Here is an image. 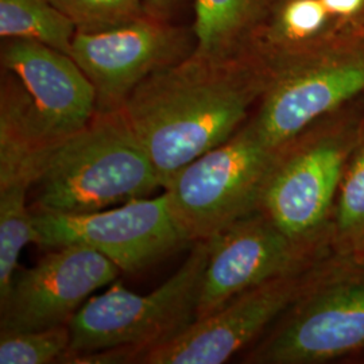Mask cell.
<instances>
[{"mask_svg":"<svg viewBox=\"0 0 364 364\" xmlns=\"http://www.w3.org/2000/svg\"><path fill=\"white\" fill-rule=\"evenodd\" d=\"M274 75L257 54L216 60L193 53L146 78L119 111L165 188L246 124Z\"/></svg>","mask_w":364,"mask_h":364,"instance_id":"1","label":"cell"},{"mask_svg":"<svg viewBox=\"0 0 364 364\" xmlns=\"http://www.w3.org/2000/svg\"><path fill=\"white\" fill-rule=\"evenodd\" d=\"M162 188L144 146L119 109L58 144L33 183V210L78 215L146 198Z\"/></svg>","mask_w":364,"mask_h":364,"instance_id":"2","label":"cell"},{"mask_svg":"<svg viewBox=\"0 0 364 364\" xmlns=\"http://www.w3.org/2000/svg\"><path fill=\"white\" fill-rule=\"evenodd\" d=\"M363 119L362 96L301 131L277 150L262 193L260 210L294 242L323 255H331L333 205Z\"/></svg>","mask_w":364,"mask_h":364,"instance_id":"3","label":"cell"},{"mask_svg":"<svg viewBox=\"0 0 364 364\" xmlns=\"http://www.w3.org/2000/svg\"><path fill=\"white\" fill-rule=\"evenodd\" d=\"M364 352V266L328 257L312 282L246 353L243 363H350Z\"/></svg>","mask_w":364,"mask_h":364,"instance_id":"4","label":"cell"},{"mask_svg":"<svg viewBox=\"0 0 364 364\" xmlns=\"http://www.w3.org/2000/svg\"><path fill=\"white\" fill-rule=\"evenodd\" d=\"M208 255V240H198L178 270L149 294L115 284L92 296L69 323L66 355L129 347L139 363L146 352L181 335L196 321Z\"/></svg>","mask_w":364,"mask_h":364,"instance_id":"5","label":"cell"},{"mask_svg":"<svg viewBox=\"0 0 364 364\" xmlns=\"http://www.w3.org/2000/svg\"><path fill=\"white\" fill-rule=\"evenodd\" d=\"M275 154L247 120L228 141L173 176L164 189L189 245L208 240L259 209Z\"/></svg>","mask_w":364,"mask_h":364,"instance_id":"6","label":"cell"},{"mask_svg":"<svg viewBox=\"0 0 364 364\" xmlns=\"http://www.w3.org/2000/svg\"><path fill=\"white\" fill-rule=\"evenodd\" d=\"M364 96V42L281 68L248 123L278 150L314 122Z\"/></svg>","mask_w":364,"mask_h":364,"instance_id":"7","label":"cell"},{"mask_svg":"<svg viewBox=\"0 0 364 364\" xmlns=\"http://www.w3.org/2000/svg\"><path fill=\"white\" fill-rule=\"evenodd\" d=\"M33 215L41 247L85 246L112 260L122 273H139L189 245L165 193L90 213L33 210Z\"/></svg>","mask_w":364,"mask_h":364,"instance_id":"8","label":"cell"},{"mask_svg":"<svg viewBox=\"0 0 364 364\" xmlns=\"http://www.w3.org/2000/svg\"><path fill=\"white\" fill-rule=\"evenodd\" d=\"M197 48L193 23L144 16L100 33H76L70 57L91 80L97 111H115L146 78Z\"/></svg>","mask_w":364,"mask_h":364,"instance_id":"9","label":"cell"},{"mask_svg":"<svg viewBox=\"0 0 364 364\" xmlns=\"http://www.w3.org/2000/svg\"><path fill=\"white\" fill-rule=\"evenodd\" d=\"M321 260L237 294L177 338L146 352L139 363L221 364L240 356L301 297Z\"/></svg>","mask_w":364,"mask_h":364,"instance_id":"10","label":"cell"},{"mask_svg":"<svg viewBox=\"0 0 364 364\" xmlns=\"http://www.w3.org/2000/svg\"><path fill=\"white\" fill-rule=\"evenodd\" d=\"M49 250L36 266L16 272L0 299V335L68 326L95 291L122 273L112 260L85 246Z\"/></svg>","mask_w":364,"mask_h":364,"instance_id":"11","label":"cell"},{"mask_svg":"<svg viewBox=\"0 0 364 364\" xmlns=\"http://www.w3.org/2000/svg\"><path fill=\"white\" fill-rule=\"evenodd\" d=\"M208 245L196 320L210 316L264 281L331 257L294 242L260 209L212 236Z\"/></svg>","mask_w":364,"mask_h":364,"instance_id":"12","label":"cell"},{"mask_svg":"<svg viewBox=\"0 0 364 364\" xmlns=\"http://www.w3.org/2000/svg\"><path fill=\"white\" fill-rule=\"evenodd\" d=\"M0 63L25 85L55 146L95 117V87L69 54L36 41L7 38L1 39Z\"/></svg>","mask_w":364,"mask_h":364,"instance_id":"13","label":"cell"},{"mask_svg":"<svg viewBox=\"0 0 364 364\" xmlns=\"http://www.w3.org/2000/svg\"><path fill=\"white\" fill-rule=\"evenodd\" d=\"M55 147L25 85L14 73L1 69L0 186L14 182L33 186Z\"/></svg>","mask_w":364,"mask_h":364,"instance_id":"14","label":"cell"},{"mask_svg":"<svg viewBox=\"0 0 364 364\" xmlns=\"http://www.w3.org/2000/svg\"><path fill=\"white\" fill-rule=\"evenodd\" d=\"M364 42L343 33L323 0H279L255 54L277 72L346 43Z\"/></svg>","mask_w":364,"mask_h":364,"instance_id":"15","label":"cell"},{"mask_svg":"<svg viewBox=\"0 0 364 364\" xmlns=\"http://www.w3.org/2000/svg\"><path fill=\"white\" fill-rule=\"evenodd\" d=\"M279 0H195L196 54L227 60L255 54Z\"/></svg>","mask_w":364,"mask_h":364,"instance_id":"16","label":"cell"},{"mask_svg":"<svg viewBox=\"0 0 364 364\" xmlns=\"http://www.w3.org/2000/svg\"><path fill=\"white\" fill-rule=\"evenodd\" d=\"M77 28L49 0H0V37L36 41L70 55Z\"/></svg>","mask_w":364,"mask_h":364,"instance_id":"17","label":"cell"},{"mask_svg":"<svg viewBox=\"0 0 364 364\" xmlns=\"http://www.w3.org/2000/svg\"><path fill=\"white\" fill-rule=\"evenodd\" d=\"M364 237V119L335 200L328 245L332 257L346 258Z\"/></svg>","mask_w":364,"mask_h":364,"instance_id":"18","label":"cell"},{"mask_svg":"<svg viewBox=\"0 0 364 364\" xmlns=\"http://www.w3.org/2000/svg\"><path fill=\"white\" fill-rule=\"evenodd\" d=\"M30 189L27 182L0 186V299L11 287L23 248L41 245L33 210L27 207Z\"/></svg>","mask_w":364,"mask_h":364,"instance_id":"19","label":"cell"},{"mask_svg":"<svg viewBox=\"0 0 364 364\" xmlns=\"http://www.w3.org/2000/svg\"><path fill=\"white\" fill-rule=\"evenodd\" d=\"M69 350V324L42 331L0 335L1 364L61 363Z\"/></svg>","mask_w":364,"mask_h":364,"instance_id":"20","label":"cell"},{"mask_svg":"<svg viewBox=\"0 0 364 364\" xmlns=\"http://www.w3.org/2000/svg\"><path fill=\"white\" fill-rule=\"evenodd\" d=\"M73 22L77 33H100L144 16V0H49Z\"/></svg>","mask_w":364,"mask_h":364,"instance_id":"21","label":"cell"},{"mask_svg":"<svg viewBox=\"0 0 364 364\" xmlns=\"http://www.w3.org/2000/svg\"><path fill=\"white\" fill-rule=\"evenodd\" d=\"M343 33L364 41V0H323Z\"/></svg>","mask_w":364,"mask_h":364,"instance_id":"22","label":"cell"},{"mask_svg":"<svg viewBox=\"0 0 364 364\" xmlns=\"http://www.w3.org/2000/svg\"><path fill=\"white\" fill-rule=\"evenodd\" d=\"M195 0H144L146 13L166 22H182L185 14L193 9Z\"/></svg>","mask_w":364,"mask_h":364,"instance_id":"23","label":"cell"},{"mask_svg":"<svg viewBox=\"0 0 364 364\" xmlns=\"http://www.w3.org/2000/svg\"><path fill=\"white\" fill-rule=\"evenodd\" d=\"M343 259L351 260V262L356 263V264L364 266V237L359 242V245L353 248L351 252L346 258H343Z\"/></svg>","mask_w":364,"mask_h":364,"instance_id":"24","label":"cell"},{"mask_svg":"<svg viewBox=\"0 0 364 364\" xmlns=\"http://www.w3.org/2000/svg\"><path fill=\"white\" fill-rule=\"evenodd\" d=\"M350 363L364 364V352H362V353H359V355H356L355 358H352L351 360H350Z\"/></svg>","mask_w":364,"mask_h":364,"instance_id":"25","label":"cell"}]
</instances>
